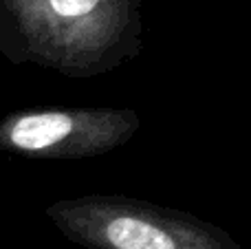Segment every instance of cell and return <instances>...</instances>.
Returning a JSON list of instances; mask_svg holds the SVG:
<instances>
[{
    "label": "cell",
    "instance_id": "obj_3",
    "mask_svg": "<svg viewBox=\"0 0 251 249\" xmlns=\"http://www.w3.org/2000/svg\"><path fill=\"white\" fill-rule=\"evenodd\" d=\"M137 110L119 106L25 110L0 124V148L44 159H95L137 135Z\"/></svg>",
    "mask_w": 251,
    "mask_h": 249
},
{
    "label": "cell",
    "instance_id": "obj_2",
    "mask_svg": "<svg viewBox=\"0 0 251 249\" xmlns=\"http://www.w3.org/2000/svg\"><path fill=\"white\" fill-rule=\"evenodd\" d=\"M47 216L71 243L86 249H243L209 221L124 194L57 201L47 207Z\"/></svg>",
    "mask_w": 251,
    "mask_h": 249
},
{
    "label": "cell",
    "instance_id": "obj_1",
    "mask_svg": "<svg viewBox=\"0 0 251 249\" xmlns=\"http://www.w3.org/2000/svg\"><path fill=\"white\" fill-rule=\"evenodd\" d=\"M143 0H0V25L22 60L66 77H97L143 49Z\"/></svg>",
    "mask_w": 251,
    "mask_h": 249
}]
</instances>
